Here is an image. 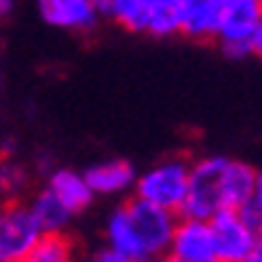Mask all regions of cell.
Returning <instances> with one entry per match:
<instances>
[{"label":"cell","mask_w":262,"mask_h":262,"mask_svg":"<svg viewBox=\"0 0 262 262\" xmlns=\"http://www.w3.org/2000/svg\"><path fill=\"white\" fill-rule=\"evenodd\" d=\"M190 190V163L182 158H166L156 163L145 174H139L134 198L166 209L171 214H182Z\"/></svg>","instance_id":"1"},{"label":"cell","mask_w":262,"mask_h":262,"mask_svg":"<svg viewBox=\"0 0 262 262\" xmlns=\"http://www.w3.org/2000/svg\"><path fill=\"white\" fill-rule=\"evenodd\" d=\"M228 158L222 156H206L190 163V190L187 201L180 217L182 220H201L211 222L222 211V195H220V182Z\"/></svg>","instance_id":"2"},{"label":"cell","mask_w":262,"mask_h":262,"mask_svg":"<svg viewBox=\"0 0 262 262\" xmlns=\"http://www.w3.org/2000/svg\"><path fill=\"white\" fill-rule=\"evenodd\" d=\"M43 235L46 233L35 220L30 204H25V201L3 204V209H0V257H3V262L32 257Z\"/></svg>","instance_id":"3"},{"label":"cell","mask_w":262,"mask_h":262,"mask_svg":"<svg viewBox=\"0 0 262 262\" xmlns=\"http://www.w3.org/2000/svg\"><path fill=\"white\" fill-rule=\"evenodd\" d=\"M262 21V0H225L222 25H220V49L230 59H244L254 54L252 40Z\"/></svg>","instance_id":"4"},{"label":"cell","mask_w":262,"mask_h":262,"mask_svg":"<svg viewBox=\"0 0 262 262\" xmlns=\"http://www.w3.org/2000/svg\"><path fill=\"white\" fill-rule=\"evenodd\" d=\"M126 209H128V217H131V222H134L139 244L145 246L150 262L161 259V257H169L177 225H180V214L158 209V206L147 204V201H139V198L128 201Z\"/></svg>","instance_id":"5"},{"label":"cell","mask_w":262,"mask_h":262,"mask_svg":"<svg viewBox=\"0 0 262 262\" xmlns=\"http://www.w3.org/2000/svg\"><path fill=\"white\" fill-rule=\"evenodd\" d=\"M214 244H217L220 262H244L249 259L262 244V233L249 225L241 211L222 209L211 222Z\"/></svg>","instance_id":"6"},{"label":"cell","mask_w":262,"mask_h":262,"mask_svg":"<svg viewBox=\"0 0 262 262\" xmlns=\"http://www.w3.org/2000/svg\"><path fill=\"white\" fill-rule=\"evenodd\" d=\"M169 257L180 259V262H220L211 225L201 222V220H182L180 217Z\"/></svg>","instance_id":"7"},{"label":"cell","mask_w":262,"mask_h":262,"mask_svg":"<svg viewBox=\"0 0 262 262\" xmlns=\"http://www.w3.org/2000/svg\"><path fill=\"white\" fill-rule=\"evenodd\" d=\"M225 0H182L180 35L190 40H217Z\"/></svg>","instance_id":"8"},{"label":"cell","mask_w":262,"mask_h":262,"mask_svg":"<svg viewBox=\"0 0 262 262\" xmlns=\"http://www.w3.org/2000/svg\"><path fill=\"white\" fill-rule=\"evenodd\" d=\"M257 169L249 166L246 161H235L228 158L222 171V182H220V195H222V209L230 211H241L252 204L254 198V187H257Z\"/></svg>","instance_id":"9"},{"label":"cell","mask_w":262,"mask_h":262,"mask_svg":"<svg viewBox=\"0 0 262 262\" xmlns=\"http://www.w3.org/2000/svg\"><path fill=\"white\" fill-rule=\"evenodd\" d=\"M40 16L59 30H91L99 19L94 0H40Z\"/></svg>","instance_id":"10"},{"label":"cell","mask_w":262,"mask_h":262,"mask_svg":"<svg viewBox=\"0 0 262 262\" xmlns=\"http://www.w3.org/2000/svg\"><path fill=\"white\" fill-rule=\"evenodd\" d=\"M83 174H86V182L94 190V195H121L126 190L137 187V180H139L134 166L123 158L94 163Z\"/></svg>","instance_id":"11"},{"label":"cell","mask_w":262,"mask_h":262,"mask_svg":"<svg viewBox=\"0 0 262 262\" xmlns=\"http://www.w3.org/2000/svg\"><path fill=\"white\" fill-rule=\"evenodd\" d=\"M104 235H107V249H113L121 257H126L131 262H150L145 246L139 244V235L134 230V222L128 217L126 204L110 211L107 225H104Z\"/></svg>","instance_id":"12"},{"label":"cell","mask_w":262,"mask_h":262,"mask_svg":"<svg viewBox=\"0 0 262 262\" xmlns=\"http://www.w3.org/2000/svg\"><path fill=\"white\" fill-rule=\"evenodd\" d=\"M46 187H49L73 214L89 209L91 201H94V190L86 182V174L73 171V169H56V171H51Z\"/></svg>","instance_id":"13"},{"label":"cell","mask_w":262,"mask_h":262,"mask_svg":"<svg viewBox=\"0 0 262 262\" xmlns=\"http://www.w3.org/2000/svg\"><path fill=\"white\" fill-rule=\"evenodd\" d=\"M99 16H110L128 32H150L152 0H99Z\"/></svg>","instance_id":"14"},{"label":"cell","mask_w":262,"mask_h":262,"mask_svg":"<svg viewBox=\"0 0 262 262\" xmlns=\"http://www.w3.org/2000/svg\"><path fill=\"white\" fill-rule=\"evenodd\" d=\"M30 209L35 214V220H38V225L43 228V233H64L70 217H73V211H70L49 187H43L32 195Z\"/></svg>","instance_id":"15"},{"label":"cell","mask_w":262,"mask_h":262,"mask_svg":"<svg viewBox=\"0 0 262 262\" xmlns=\"http://www.w3.org/2000/svg\"><path fill=\"white\" fill-rule=\"evenodd\" d=\"M38 262H75V244L67 233H46L32 252Z\"/></svg>","instance_id":"16"},{"label":"cell","mask_w":262,"mask_h":262,"mask_svg":"<svg viewBox=\"0 0 262 262\" xmlns=\"http://www.w3.org/2000/svg\"><path fill=\"white\" fill-rule=\"evenodd\" d=\"M180 3L182 0H152L150 32L156 38H169L180 32Z\"/></svg>","instance_id":"17"},{"label":"cell","mask_w":262,"mask_h":262,"mask_svg":"<svg viewBox=\"0 0 262 262\" xmlns=\"http://www.w3.org/2000/svg\"><path fill=\"white\" fill-rule=\"evenodd\" d=\"M27 185V174L19 163L14 161H0V198H6V204L19 201V193Z\"/></svg>","instance_id":"18"},{"label":"cell","mask_w":262,"mask_h":262,"mask_svg":"<svg viewBox=\"0 0 262 262\" xmlns=\"http://www.w3.org/2000/svg\"><path fill=\"white\" fill-rule=\"evenodd\" d=\"M86 262H131V259H126V257H121L118 252H113V249H99V252H94Z\"/></svg>","instance_id":"19"},{"label":"cell","mask_w":262,"mask_h":262,"mask_svg":"<svg viewBox=\"0 0 262 262\" xmlns=\"http://www.w3.org/2000/svg\"><path fill=\"white\" fill-rule=\"evenodd\" d=\"M252 209L257 211V217L262 220V171L257 174V187H254V198H252Z\"/></svg>","instance_id":"20"},{"label":"cell","mask_w":262,"mask_h":262,"mask_svg":"<svg viewBox=\"0 0 262 262\" xmlns=\"http://www.w3.org/2000/svg\"><path fill=\"white\" fill-rule=\"evenodd\" d=\"M252 49H254V54H257V56H262V21H259V27H257V32H254Z\"/></svg>","instance_id":"21"},{"label":"cell","mask_w":262,"mask_h":262,"mask_svg":"<svg viewBox=\"0 0 262 262\" xmlns=\"http://www.w3.org/2000/svg\"><path fill=\"white\" fill-rule=\"evenodd\" d=\"M11 8H14V3H8V0H0V16H6Z\"/></svg>","instance_id":"22"},{"label":"cell","mask_w":262,"mask_h":262,"mask_svg":"<svg viewBox=\"0 0 262 262\" xmlns=\"http://www.w3.org/2000/svg\"><path fill=\"white\" fill-rule=\"evenodd\" d=\"M244 262H262V244H259V249H257V252H254L252 257H249V259H244Z\"/></svg>","instance_id":"23"},{"label":"cell","mask_w":262,"mask_h":262,"mask_svg":"<svg viewBox=\"0 0 262 262\" xmlns=\"http://www.w3.org/2000/svg\"><path fill=\"white\" fill-rule=\"evenodd\" d=\"M16 262H38V259H32V257H25V259H16Z\"/></svg>","instance_id":"24"},{"label":"cell","mask_w":262,"mask_h":262,"mask_svg":"<svg viewBox=\"0 0 262 262\" xmlns=\"http://www.w3.org/2000/svg\"><path fill=\"white\" fill-rule=\"evenodd\" d=\"M166 262H180V259H174V257H163Z\"/></svg>","instance_id":"25"},{"label":"cell","mask_w":262,"mask_h":262,"mask_svg":"<svg viewBox=\"0 0 262 262\" xmlns=\"http://www.w3.org/2000/svg\"><path fill=\"white\" fill-rule=\"evenodd\" d=\"M152 262H166V259H163V257H161V259H152Z\"/></svg>","instance_id":"26"},{"label":"cell","mask_w":262,"mask_h":262,"mask_svg":"<svg viewBox=\"0 0 262 262\" xmlns=\"http://www.w3.org/2000/svg\"><path fill=\"white\" fill-rule=\"evenodd\" d=\"M0 262H3V257H0Z\"/></svg>","instance_id":"27"},{"label":"cell","mask_w":262,"mask_h":262,"mask_svg":"<svg viewBox=\"0 0 262 262\" xmlns=\"http://www.w3.org/2000/svg\"><path fill=\"white\" fill-rule=\"evenodd\" d=\"M0 209H3V206H0Z\"/></svg>","instance_id":"28"}]
</instances>
